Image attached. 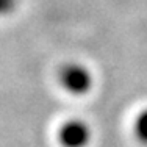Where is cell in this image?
Instances as JSON below:
<instances>
[{
  "label": "cell",
  "mask_w": 147,
  "mask_h": 147,
  "mask_svg": "<svg viewBox=\"0 0 147 147\" xmlns=\"http://www.w3.org/2000/svg\"><path fill=\"white\" fill-rule=\"evenodd\" d=\"M59 82L69 91L71 94L80 96V94H86L92 85V78H91L89 71L82 64H66L64 67L59 71Z\"/></svg>",
  "instance_id": "1"
},
{
  "label": "cell",
  "mask_w": 147,
  "mask_h": 147,
  "mask_svg": "<svg viewBox=\"0 0 147 147\" xmlns=\"http://www.w3.org/2000/svg\"><path fill=\"white\" fill-rule=\"evenodd\" d=\"M135 135L139 142L147 146V110L141 111L135 121Z\"/></svg>",
  "instance_id": "3"
},
{
  "label": "cell",
  "mask_w": 147,
  "mask_h": 147,
  "mask_svg": "<svg viewBox=\"0 0 147 147\" xmlns=\"http://www.w3.org/2000/svg\"><path fill=\"white\" fill-rule=\"evenodd\" d=\"M91 139L89 127L82 121H67L58 131V141L63 147H86Z\"/></svg>",
  "instance_id": "2"
},
{
  "label": "cell",
  "mask_w": 147,
  "mask_h": 147,
  "mask_svg": "<svg viewBox=\"0 0 147 147\" xmlns=\"http://www.w3.org/2000/svg\"><path fill=\"white\" fill-rule=\"evenodd\" d=\"M17 0H0V16H6L16 8Z\"/></svg>",
  "instance_id": "4"
}]
</instances>
